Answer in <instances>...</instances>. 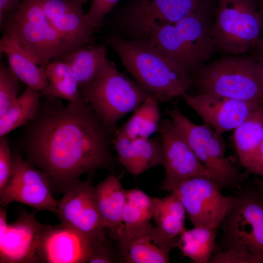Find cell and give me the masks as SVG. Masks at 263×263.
Here are the masks:
<instances>
[{
  "label": "cell",
  "instance_id": "1",
  "mask_svg": "<svg viewBox=\"0 0 263 263\" xmlns=\"http://www.w3.org/2000/svg\"><path fill=\"white\" fill-rule=\"evenodd\" d=\"M114 134L81 95L35 119L25 139L28 160L46 175L52 188L63 192L85 173L105 169L116 174L120 164L110 148Z\"/></svg>",
  "mask_w": 263,
  "mask_h": 263
},
{
  "label": "cell",
  "instance_id": "2",
  "mask_svg": "<svg viewBox=\"0 0 263 263\" xmlns=\"http://www.w3.org/2000/svg\"><path fill=\"white\" fill-rule=\"evenodd\" d=\"M107 42L136 82L160 102L183 95L192 84L188 74L145 38L129 40L114 35Z\"/></svg>",
  "mask_w": 263,
  "mask_h": 263
},
{
  "label": "cell",
  "instance_id": "3",
  "mask_svg": "<svg viewBox=\"0 0 263 263\" xmlns=\"http://www.w3.org/2000/svg\"><path fill=\"white\" fill-rule=\"evenodd\" d=\"M232 205L221 225L224 249L247 263H263V190L254 180L237 188Z\"/></svg>",
  "mask_w": 263,
  "mask_h": 263
},
{
  "label": "cell",
  "instance_id": "4",
  "mask_svg": "<svg viewBox=\"0 0 263 263\" xmlns=\"http://www.w3.org/2000/svg\"><path fill=\"white\" fill-rule=\"evenodd\" d=\"M80 93L103 123L115 132L118 121L136 110L150 94L120 73L108 58L94 79L80 88Z\"/></svg>",
  "mask_w": 263,
  "mask_h": 263
},
{
  "label": "cell",
  "instance_id": "5",
  "mask_svg": "<svg viewBox=\"0 0 263 263\" xmlns=\"http://www.w3.org/2000/svg\"><path fill=\"white\" fill-rule=\"evenodd\" d=\"M196 84L200 93L263 104V83L255 58L223 57L199 70Z\"/></svg>",
  "mask_w": 263,
  "mask_h": 263
},
{
  "label": "cell",
  "instance_id": "6",
  "mask_svg": "<svg viewBox=\"0 0 263 263\" xmlns=\"http://www.w3.org/2000/svg\"><path fill=\"white\" fill-rule=\"evenodd\" d=\"M4 32L41 67L70 52L38 0H22L17 12L1 23Z\"/></svg>",
  "mask_w": 263,
  "mask_h": 263
},
{
  "label": "cell",
  "instance_id": "7",
  "mask_svg": "<svg viewBox=\"0 0 263 263\" xmlns=\"http://www.w3.org/2000/svg\"><path fill=\"white\" fill-rule=\"evenodd\" d=\"M212 25L214 50L232 56L257 49L263 24L255 0H219Z\"/></svg>",
  "mask_w": 263,
  "mask_h": 263
},
{
  "label": "cell",
  "instance_id": "8",
  "mask_svg": "<svg viewBox=\"0 0 263 263\" xmlns=\"http://www.w3.org/2000/svg\"><path fill=\"white\" fill-rule=\"evenodd\" d=\"M165 111L199 160L212 174L220 188H237L244 176L226 158L221 135L206 123H193L176 106Z\"/></svg>",
  "mask_w": 263,
  "mask_h": 263
},
{
  "label": "cell",
  "instance_id": "9",
  "mask_svg": "<svg viewBox=\"0 0 263 263\" xmlns=\"http://www.w3.org/2000/svg\"><path fill=\"white\" fill-rule=\"evenodd\" d=\"M221 190L212 179L198 176L183 181L170 192L181 203L194 226L217 229L233 201L232 195L225 196Z\"/></svg>",
  "mask_w": 263,
  "mask_h": 263
},
{
  "label": "cell",
  "instance_id": "10",
  "mask_svg": "<svg viewBox=\"0 0 263 263\" xmlns=\"http://www.w3.org/2000/svg\"><path fill=\"white\" fill-rule=\"evenodd\" d=\"M94 172L84 181L77 179L63 191L58 202L57 216L62 224L92 238L104 241L107 230L99 214L92 185Z\"/></svg>",
  "mask_w": 263,
  "mask_h": 263
},
{
  "label": "cell",
  "instance_id": "11",
  "mask_svg": "<svg viewBox=\"0 0 263 263\" xmlns=\"http://www.w3.org/2000/svg\"><path fill=\"white\" fill-rule=\"evenodd\" d=\"M11 177L0 190V204L5 207L20 203L37 210H47L57 216L58 202L53 197L51 186L46 175L13 153Z\"/></svg>",
  "mask_w": 263,
  "mask_h": 263
},
{
  "label": "cell",
  "instance_id": "12",
  "mask_svg": "<svg viewBox=\"0 0 263 263\" xmlns=\"http://www.w3.org/2000/svg\"><path fill=\"white\" fill-rule=\"evenodd\" d=\"M159 132L165 171L160 186L161 190L170 192L183 181L198 176H206L214 180L212 174L199 160L170 119L161 120Z\"/></svg>",
  "mask_w": 263,
  "mask_h": 263
},
{
  "label": "cell",
  "instance_id": "13",
  "mask_svg": "<svg viewBox=\"0 0 263 263\" xmlns=\"http://www.w3.org/2000/svg\"><path fill=\"white\" fill-rule=\"evenodd\" d=\"M47 225L34 214L21 212L14 223L0 222V263H40V249Z\"/></svg>",
  "mask_w": 263,
  "mask_h": 263
},
{
  "label": "cell",
  "instance_id": "14",
  "mask_svg": "<svg viewBox=\"0 0 263 263\" xmlns=\"http://www.w3.org/2000/svg\"><path fill=\"white\" fill-rule=\"evenodd\" d=\"M104 241L84 235L62 224L47 225L40 249V262L82 263L88 262Z\"/></svg>",
  "mask_w": 263,
  "mask_h": 263
},
{
  "label": "cell",
  "instance_id": "15",
  "mask_svg": "<svg viewBox=\"0 0 263 263\" xmlns=\"http://www.w3.org/2000/svg\"><path fill=\"white\" fill-rule=\"evenodd\" d=\"M210 9L209 0H137L125 19L131 30L138 36L151 23L173 24L191 14Z\"/></svg>",
  "mask_w": 263,
  "mask_h": 263
},
{
  "label": "cell",
  "instance_id": "16",
  "mask_svg": "<svg viewBox=\"0 0 263 263\" xmlns=\"http://www.w3.org/2000/svg\"><path fill=\"white\" fill-rule=\"evenodd\" d=\"M183 96L205 123L221 135L234 130L262 104L203 93L195 96L185 93Z\"/></svg>",
  "mask_w": 263,
  "mask_h": 263
},
{
  "label": "cell",
  "instance_id": "17",
  "mask_svg": "<svg viewBox=\"0 0 263 263\" xmlns=\"http://www.w3.org/2000/svg\"><path fill=\"white\" fill-rule=\"evenodd\" d=\"M49 22L63 39L70 52L92 41L93 30L83 5L88 0H38Z\"/></svg>",
  "mask_w": 263,
  "mask_h": 263
},
{
  "label": "cell",
  "instance_id": "18",
  "mask_svg": "<svg viewBox=\"0 0 263 263\" xmlns=\"http://www.w3.org/2000/svg\"><path fill=\"white\" fill-rule=\"evenodd\" d=\"M178 240L164 237L150 224L136 230L124 232L117 241L119 262L127 263H167Z\"/></svg>",
  "mask_w": 263,
  "mask_h": 263
},
{
  "label": "cell",
  "instance_id": "19",
  "mask_svg": "<svg viewBox=\"0 0 263 263\" xmlns=\"http://www.w3.org/2000/svg\"><path fill=\"white\" fill-rule=\"evenodd\" d=\"M111 145L119 164L134 176H139L152 168L163 166L161 139H131L115 133Z\"/></svg>",
  "mask_w": 263,
  "mask_h": 263
},
{
  "label": "cell",
  "instance_id": "20",
  "mask_svg": "<svg viewBox=\"0 0 263 263\" xmlns=\"http://www.w3.org/2000/svg\"><path fill=\"white\" fill-rule=\"evenodd\" d=\"M138 36H142L161 54L188 74L202 67L188 40L181 35L174 23H151L145 27Z\"/></svg>",
  "mask_w": 263,
  "mask_h": 263
},
{
  "label": "cell",
  "instance_id": "21",
  "mask_svg": "<svg viewBox=\"0 0 263 263\" xmlns=\"http://www.w3.org/2000/svg\"><path fill=\"white\" fill-rule=\"evenodd\" d=\"M120 176L111 173L102 181L94 186L98 211L110 238L117 242L124 231L122 216L126 190Z\"/></svg>",
  "mask_w": 263,
  "mask_h": 263
},
{
  "label": "cell",
  "instance_id": "22",
  "mask_svg": "<svg viewBox=\"0 0 263 263\" xmlns=\"http://www.w3.org/2000/svg\"><path fill=\"white\" fill-rule=\"evenodd\" d=\"M0 53L6 56L9 69L19 80L28 87L39 91L48 99L56 97L51 92L45 68L40 66L6 34L0 40Z\"/></svg>",
  "mask_w": 263,
  "mask_h": 263
},
{
  "label": "cell",
  "instance_id": "23",
  "mask_svg": "<svg viewBox=\"0 0 263 263\" xmlns=\"http://www.w3.org/2000/svg\"><path fill=\"white\" fill-rule=\"evenodd\" d=\"M233 138L239 161L247 170L255 151L263 141V104L234 130Z\"/></svg>",
  "mask_w": 263,
  "mask_h": 263
},
{
  "label": "cell",
  "instance_id": "24",
  "mask_svg": "<svg viewBox=\"0 0 263 263\" xmlns=\"http://www.w3.org/2000/svg\"><path fill=\"white\" fill-rule=\"evenodd\" d=\"M75 76L79 88L88 85L104 65L108 57L103 45L94 48L84 47L62 56Z\"/></svg>",
  "mask_w": 263,
  "mask_h": 263
},
{
  "label": "cell",
  "instance_id": "25",
  "mask_svg": "<svg viewBox=\"0 0 263 263\" xmlns=\"http://www.w3.org/2000/svg\"><path fill=\"white\" fill-rule=\"evenodd\" d=\"M158 102L156 98L150 94L115 133L131 139L150 138L160 128L161 120Z\"/></svg>",
  "mask_w": 263,
  "mask_h": 263
},
{
  "label": "cell",
  "instance_id": "26",
  "mask_svg": "<svg viewBox=\"0 0 263 263\" xmlns=\"http://www.w3.org/2000/svg\"><path fill=\"white\" fill-rule=\"evenodd\" d=\"M186 212L183 206L172 193L162 198H156L153 218L156 228L165 238L178 240L186 229Z\"/></svg>",
  "mask_w": 263,
  "mask_h": 263
},
{
  "label": "cell",
  "instance_id": "27",
  "mask_svg": "<svg viewBox=\"0 0 263 263\" xmlns=\"http://www.w3.org/2000/svg\"><path fill=\"white\" fill-rule=\"evenodd\" d=\"M217 229L207 226L186 228L180 235L177 247L196 263H209L214 251Z\"/></svg>",
  "mask_w": 263,
  "mask_h": 263
},
{
  "label": "cell",
  "instance_id": "28",
  "mask_svg": "<svg viewBox=\"0 0 263 263\" xmlns=\"http://www.w3.org/2000/svg\"><path fill=\"white\" fill-rule=\"evenodd\" d=\"M155 201L156 197L150 196L139 188L127 190L122 216L124 232L133 231L150 224Z\"/></svg>",
  "mask_w": 263,
  "mask_h": 263
},
{
  "label": "cell",
  "instance_id": "29",
  "mask_svg": "<svg viewBox=\"0 0 263 263\" xmlns=\"http://www.w3.org/2000/svg\"><path fill=\"white\" fill-rule=\"evenodd\" d=\"M41 93L28 87L0 116V136L26 123L36 113Z\"/></svg>",
  "mask_w": 263,
  "mask_h": 263
},
{
  "label": "cell",
  "instance_id": "30",
  "mask_svg": "<svg viewBox=\"0 0 263 263\" xmlns=\"http://www.w3.org/2000/svg\"><path fill=\"white\" fill-rule=\"evenodd\" d=\"M51 92L56 97L70 102L78 101L81 97L79 86L71 69L63 60L50 62L45 68Z\"/></svg>",
  "mask_w": 263,
  "mask_h": 263
},
{
  "label": "cell",
  "instance_id": "31",
  "mask_svg": "<svg viewBox=\"0 0 263 263\" xmlns=\"http://www.w3.org/2000/svg\"><path fill=\"white\" fill-rule=\"evenodd\" d=\"M19 79L1 61L0 64V116L16 101Z\"/></svg>",
  "mask_w": 263,
  "mask_h": 263
},
{
  "label": "cell",
  "instance_id": "32",
  "mask_svg": "<svg viewBox=\"0 0 263 263\" xmlns=\"http://www.w3.org/2000/svg\"><path fill=\"white\" fill-rule=\"evenodd\" d=\"M119 0H92L89 11L86 13L87 21L93 31L102 24L106 16Z\"/></svg>",
  "mask_w": 263,
  "mask_h": 263
},
{
  "label": "cell",
  "instance_id": "33",
  "mask_svg": "<svg viewBox=\"0 0 263 263\" xmlns=\"http://www.w3.org/2000/svg\"><path fill=\"white\" fill-rule=\"evenodd\" d=\"M12 172V158L10 147L5 136L0 140V190L9 180Z\"/></svg>",
  "mask_w": 263,
  "mask_h": 263
},
{
  "label": "cell",
  "instance_id": "34",
  "mask_svg": "<svg viewBox=\"0 0 263 263\" xmlns=\"http://www.w3.org/2000/svg\"><path fill=\"white\" fill-rule=\"evenodd\" d=\"M119 262L117 249L115 250L108 239L92 255L88 262L90 263H113Z\"/></svg>",
  "mask_w": 263,
  "mask_h": 263
},
{
  "label": "cell",
  "instance_id": "35",
  "mask_svg": "<svg viewBox=\"0 0 263 263\" xmlns=\"http://www.w3.org/2000/svg\"><path fill=\"white\" fill-rule=\"evenodd\" d=\"M247 171L263 178V141L255 151Z\"/></svg>",
  "mask_w": 263,
  "mask_h": 263
},
{
  "label": "cell",
  "instance_id": "36",
  "mask_svg": "<svg viewBox=\"0 0 263 263\" xmlns=\"http://www.w3.org/2000/svg\"><path fill=\"white\" fill-rule=\"evenodd\" d=\"M22 0H0V23L15 14Z\"/></svg>",
  "mask_w": 263,
  "mask_h": 263
},
{
  "label": "cell",
  "instance_id": "37",
  "mask_svg": "<svg viewBox=\"0 0 263 263\" xmlns=\"http://www.w3.org/2000/svg\"><path fill=\"white\" fill-rule=\"evenodd\" d=\"M258 55L255 58L257 62L258 70L260 76L263 83V47L257 50Z\"/></svg>",
  "mask_w": 263,
  "mask_h": 263
},
{
  "label": "cell",
  "instance_id": "38",
  "mask_svg": "<svg viewBox=\"0 0 263 263\" xmlns=\"http://www.w3.org/2000/svg\"><path fill=\"white\" fill-rule=\"evenodd\" d=\"M259 12L261 15L262 21V24H263V2L260 5L259 7ZM263 47V37L261 38L260 43L257 49V50L260 49L261 48Z\"/></svg>",
  "mask_w": 263,
  "mask_h": 263
},
{
  "label": "cell",
  "instance_id": "39",
  "mask_svg": "<svg viewBox=\"0 0 263 263\" xmlns=\"http://www.w3.org/2000/svg\"><path fill=\"white\" fill-rule=\"evenodd\" d=\"M255 180L257 182V183L259 185V186L262 188V189L263 190V178L256 179Z\"/></svg>",
  "mask_w": 263,
  "mask_h": 263
},
{
  "label": "cell",
  "instance_id": "40",
  "mask_svg": "<svg viewBox=\"0 0 263 263\" xmlns=\"http://www.w3.org/2000/svg\"><path fill=\"white\" fill-rule=\"evenodd\" d=\"M257 3L258 6H259L260 4L263 1V0H255Z\"/></svg>",
  "mask_w": 263,
  "mask_h": 263
}]
</instances>
